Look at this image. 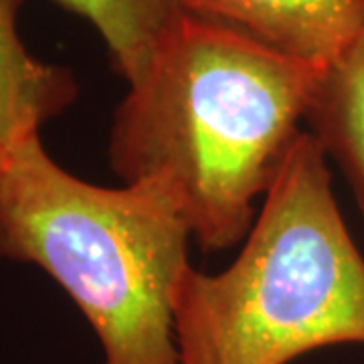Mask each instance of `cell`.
<instances>
[{
	"label": "cell",
	"instance_id": "obj_1",
	"mask_svg": "<svg viewBox=\"0 0 364 364\" xmlns=\"http://www.w3.org/2000/svg\"><path fill=\"white\" fill-rule=\"evenodd\" d=\"M322 69L186 13L116 107L109 164L124 184L162 182L205 251L233 247L304 132Z\"/></svg>",
	"mask_w": 364,
	"mask_h": 364
},
{
	"label": "cell",
	"instance_id": "obj_2",
	"mask_svg": "<svg viewBox=\"0 0 364 364\" xmlns=\"http://www.w3.org/2000/svg\"><path fill=\"white\" fill-rule=\"evenodd\" d=\"M186 215L168 188L73 176L39 134L0 160V257L33 263L77 304L102 364H181L174 298L193 265Z\"/></svg>",
	"mask_w": 364,
	"mask_h": 364
},
{
	"label": "cell",
	"instance_id": "obj_3",
	"mask_svg": "<svg viewBox=\"0 0 364 364\" xmlns=\"http://www.w3.org/2000/svg\"><path fill=\"white\" fill-rule=\"evenodd\" d=\"M243 241L225 272L191 267L181 279V364H289L326 346L364 344V257L312 132L289 148Z\"/></svg>",
	"mask_w": 364,
	"mask_h": 364
},
{
	"label": "cell",
	"instance_id": "obj_4",
	"mask_svg": "<svg viewBox=\"0 0 364 364\" xmlns=\"http://www.w3.org/2000/svg\"><path fill=\"white\" fill-rule=\"evenodd\" d=\"M184 13L235 26L277 51L326 67L364 31V0H178Z\"/></svg>",
	"mask_w": 364,
	"mask_h": 364
},
{
	"label": "cell",
	"instance_id": "obj_5",
	"mask_svg": "<svg viewBox=\"0 0 364 364\" xmlns=\"http://www.w3.org/2000/svg\"><path fill=\"white\" fill-rule=\"evenodd\" d=\"M23 0H0V150H9L77 97L73 73L33 57L18 35Z\"/></svg>",
	"mask_w": 364,
	"mask_h": 364
},
{
	"label": "cell",
	"instance_id": "obj_6",
	"mask_svg": "<svg viewBox=\"0 0 364 364\" xmlns=\"http://www.w3.org/2000/svg\"><path fill=\"white\" fill-rule=\"evenodd\" d=\"M306 124L344 172L364 215V31L320 71Z\"/></svg>",
	"mask_w": 364,
	"mask_h": 364
},
{
	"label": "cell",
	"instance_id": "obj_7",
	"mask_svg": "<svg viewBox=\"0 0 364 364\" xmlns=\"http://www.w3.org/2000/svg\"><path fill=\"white\" fill-rule=\"evenodd\" d=\"M90 21L102 35L112 65L128 85L150 71L184 16L178 0H55Z\"/></svg>",
	"mask_w": 364,
	"mask_h": 364
},
{
	"label": "cell",
	"instance_id": "obj_8",
	"mask_svg": "<svg viewBox=\"0 0 364 364\" xmlns=\"http://www.w3.org/2000/svg\"><path fill=\"white\" fill-rule=\"evenodd\" d=\"M4 152H6V150H0V160H2V156H4Z\"/></svg>",
	"mask_w": 364,
	"mask_h": 364
}]
</instances>
